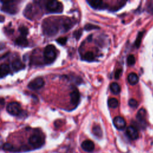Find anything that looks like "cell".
I'll return each mask as SVG.
<instances>
[{"instance_id":"1","label":"cell","mask_w":153,"mask_h":153,"mask_svg":"<svg viewBox=\"0 0 153 153\" xmlns=\"http://www.w3.org/2000/svg\"><path fill=\"white\" fill-rule=\"evenodd\" d=\"M57 53L55 47L53 45H48L44 50V61L47 63H50L56 59Z\"/></svg>"},{"instance_id":"2","label":"cell","mask_w":153,"mask_h":153,"mask_svg":"<svg viewBox=\"0 0 153 153\" xmlns=\"http://www.w3.org/2000/svg\"><path fill=\"white\" fill-rule=\"evenodd\" d=\"M44 23V31L48 35H54L56 34L58 31V27L57 24L50 20L47 19Z\"/></svg>"},{"instance_id":"3","label":"cell","mask_w":153,"mask_h":153,"mask_svg":"<svg viewBox=\"0 0 153 153\" xmlns=\"http://www.w3.org/2000/svg\"><path fill=\"white\" fill-rule=\"evenodd\" d=\"M47 10L51 13H61L63 11V5L57 1H50L46 5Z\"/></svg>"},{"instance_id":"4","label":"cell","mask_w":153,"mask_h":153,"mask_svg":"<svg viewBox=\"0 0 153 153\" xmlns=\"http://www.w3.org/2000/svg\"><path fill=\"white\" fill-rule=\"evenodd\" d=\"M6 109L7 111L12 115H17L22 111L20 105L16 102H12L8 103Z\"/></svg>"},{"instance_id":"5","label":"cell","mask_w":153,"mask_h":153,"mask_svg":"<svg viewBox=\"0 0 153 153\" xmlns=\"http://www.w3.org/2000/svg\"><path fill=\"white\" fill-rule=\"evenodd\" d=\"M3 5L2 7V11L11 14H14L17 13V8L16 7V4H14V1H4Z\"/></svg>"},{"instance_id":"6","label":"cell","mask_w":153,"mask_h":153,"mask_svg":"<svg viewBox=\"0 0 153 153\" xmlns=\"http://www.w3.org/2000/svg\"><path fill=\"white\" fill-rule=\"evenodd\" d=\"M29 143L34 147H39L44 143L43 137L39 134H33L29 138Z\"/></svg>"},{"instance_id":"7","label":"cell","mask_w":153,"mask_h":153,"mask_svg":"<svg viewBox=\"0 0 153 153\" xmlns=\"http://www.w3.org/2000/svg\"><path fill=\"white\" fill-rule=\"evenodd\" d=\"M44 80L42 77H36L32 79L28 84V88L31 90H38L42 88L44 85Z\"/></svg>"},{"instance_id":"8","label":"cell","mask_w":153,"mask_h":153,"mask_svg":"<svg viewBox=\"0 0 153 153\" xmlns=\"http://www.w3.org/2000/svg\"><path fill=\"white\" fill-rule=\"evenodd\" d=\"M113 124L115 127L118 130H123L126 126L125 120L120 116H117L114 118Z\"/></svg>"},{"instance_id":"9","label":"cell","mask_w":153,"mask_h":153,"mask_svg":"<svg viewBox=\"0 0 153 153\" xmlns=\"http://www.w3.org/2000/svg\"><path fill=\"white\" fill-rule=\"evenodd\" d=\"M127 136L131 140H136L139 137V133L136 127L133 126H128L126 129Z\"/></svg>"},{"instance_id":"10","label":"cell","mask_w":153,"mask_h":153,"mask_svg":"<svg viewBox=\"0 0 153 153\" xmlns=\"http://www.w3.org/2000/svg\"><path fill=\"white\" fill-rule=\"evenodd\" d=\"M88 4L94 9H103L105 8L107 6L106 4L102 1L99 0H91V1H87Z\"/></svg>"},{"instance_id":"11","label":"cell","mask_w":153,"mask_h":153,"mask_svg":"<svg viewBox=\"0 0 153 153\" xmlns=\"http://www.w3.org/2000/svg\"><path fill=\"white\" fill-rule=\"evenodd\" d=\"M81 148L86 152H92L94 149V144L90 140H85L82 142Z\"/></svg>"},{"instance_id":"12","label":"cell","mask_w":153,"mask_h":153,"mask_svg":"<svg viewBox=\"0 0 153 153\" xmlns=\"http://www.w3.org/2000/svg\"><path fill=\"white\" fill-rule=\"evenodd\" d=\"M80 98V94L79 91L75 89L74 90L70 93V99H71V103L75 106H76L79 102Z\"/></svg>"},{"instance_id":"13","label":"cell","mask_w":153,"mask_h":153,"mask_svg":"<svg viewBox=\"0 0 153 153\" xmlns=\"http://www.w3.org/2000/svg\"><path fill=\"white\" fill-rule=\"evenodd\" d=\"M10 66L7 63H2L0 65V78H3L10 73Z\"/></svg>"},{"instance_id":"14","label":"cell","mask_w":153,"mask_h":153,"mask_svg":"<svg viewBox=\"0 0 153 153\" xmlns=\"http://www.w3.org/2000/svg\"><path fill=\"white\" fill-rule=\"evenodd\" d=\"M127 81L130 85H136L139 81V76L136 73L131 72L128 74L127 76Z\"/></svg>"},{"instance_id":"15","label":"cell","mask_w":153,"mask_h":153,"mask_svg":"<svg viewBox=\"0 0 153 153\" xmlns=\"http://www.w3.org/2000/svg\"><path fill=\"white\" fill-rule=\"evenodd\" d=\"M12 67L15 71H18L25 68V65L20 60L16 59L12 63Z\"/></svg>"},{"instance_id":"16","label":"cell","mask_w":153,"mask_h":153,"mask_svg":"<svg viewBox=\"0 0 153 153\" xmlns=\"http://www.w3.org/2000/svg\"><path fill=\"white\" fill-rule=\"evenodd\" d=\"M15 42L17 45L21 47H26L28 45V41L26 36H22V35L17 38V39L15 41Z\"/></svg>"},{"instance_id":"17","label":"cell","mask_w":153,"mask_h":153,"mask_svg":"<svg viewBox=\"0 0 153 153\" xmlns=\"http://www.w3.org/2000/svg\"><path fill=\"white\" fill-rule=\"evenodd\" d=\"M110 90L114 94H118L121 91V88L117 82H112L110 84Z\"/></svg>"},{"instance_id":"18","label":"cell","mask_w":153,"mask_h":153,"mask_svg":"<svg viewBox=\"0 0 153 153\" xmlns=\"http://www.w3.org/2000/svg\"><path fill=\"white\" fill-rule=\"evenodd\" d=\"M92 131L94 135L97 137H101L102 136V131L99 125H94L93 127Z\"/></svg>"},{"instance_id":"19","label":"cell","mask_w":153,"mask_h":153,"mask_svg":"<svg viewBox=\"0 0 153 153\" xmlns=\"http://www.w3.org/2000/svg\"><path fill=\"white\" fill-rule=\"evenodd\" d=\"M108 106L112 108H116L118 107L119 102L118 100L115 98H110L108 101Z\"/></svg>"},{"instance_id":"20","label":"cell","mask_w":153,"mask_h":153,"mask_svg":"<svg viewBox=\"0 0 153 153\" xmlns=\"http://www.w3.org/2000/svg\"><path fill=\"white\" fill-rule=\"evenodd\" d=\"M145 115H146V111H145V109L144 108H141V109H140L138 111V112L137 113L136 117H137V119L139 121H142L145 118Z\"/></svg>"},{"instance_id":"21","label":"cell","mask_w":153,"mask_h":153,"mask_svg":"<svg viewBox=\"0 0 153 153\" xmlns=\"http://www.w3.org/2000/svg\"><path fill=\"white\" fill-rule=\"evenodd\" d=\"M94 56L93 53L91 51L87 52L86 53H85V54L84 56V59L88 62L93 61L94 60Z\"/></svg>"},{"instance_id":"22","label":"cell","mask_w":153,"mask_h":153,"mask_svg":"<svg viewBox=\"0 0 153 153\" xmlns=\"http://www.w3.org/2000/svg\"><path fill=\"white\" fill-rule=\"evenodd\" d=\"M127 62L128 65H129V66H133V65H134L136 60H135V58H134V56L132 54L129 55L127 57Z\"/></svg>"},{"instance_id":"23","label":"cell","mask_w":153,"mask_h":153,"mask_svg":"<svg viewBox=\"0 0 153 153\" xmlns=\"http://www.w3.org/2000/svg\"><path fill=\"white\" fill-rule=\"evenodd\" d=\"M143 32H139L137 36V38H136V40L135 41V45L137 47H139L140 44V42H141V39H142V38L143 36Z\"/></svg>"},{"instance_id":"24","label":"cell","mask_w":153,"mask_h":153,"mask_svg":"<svg viewBox=\"0 0 153 153\" xmlns=\"http://www.w3.org/2000/svg\"><path fill=\"white\" fill-rule=\"evenodd\" d=\"M128 105L130 107L133 108H137L138 106V102L136 100H135L134 99H131L129 100L128 101Z\"/></svg>"},{"instance_id":"25","label":"cell","mask_w":153,"mask_h":153,"mask_svg":"<svg viewBox=\"0 0 153 153\" xmlns=\"http://www.w3.org/2000/svg\"><path fill=\"white\" fill-rule=\"evenodd\" d=\"M3 149L8 151H11L14 149V147L13 145L10 143H5L3 145Z\"/></svg>"},{"instance_id":"26","label":"cell","mask_w":153,"mask_h":153,"mask_svg":"<svg viewBox=\"0 0 153 153\" xmlns=\"http://www.w3.org/2000/svg\"><path fill=\"white\" fill-rule=\"evenodd\" d=\"M19 31L21 33V35L22 36H26L27 35V33H28V30H27V28L25 26H22L19 28Z\"/></svg>"},{"instance_id":"27","label":"cell","mask_w":153,"mask_h":153,"mask_svg":"<svg viewBox=\"0 0 153 153\" xmlns=\"http://www.w3.org/2000/svg\"><path fill=\"white\" fill-rule=\"evenodd\" d=\"M56 41L59 44H60L61 45H64L66 44V42L67 41V38L66 37H60V38H58Z\"/></svg>"},{"instance_id":"28","label":"cell","mask_w":153,"mask_h":153,"mask_svg":"<svg viewBox=\"0 0 153 153\" xmlns=\"http://www.w3.org/2000/svg\"><path fill=\"white\" fill-rule=\"evenodd\" d=\"M94 28H97V26H93V25H91L90 24H88V25H87L85 26V29L86 30H91V29H94Z\"/></svg>"},{"instance_id":"29","label":"cell","mask_w":153,"mask_h":153,"mask_svg":"<svg viewBox=\"0 0 153 153\" xmlns=\"http://www.w3.org/2000/svg\"><path fill=\"white\" fill-rule=\"evenodd\" d=\"M121 69H118L117 71H116V72H115V78L116 79H118L119 78H120V75H121Z\"/></svg>"}]
</instances>
